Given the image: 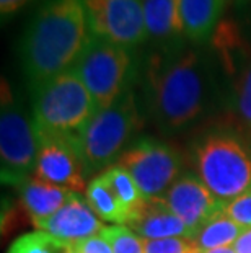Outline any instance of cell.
<instances>
[{"label": "cell", "mask_w": 251, "mask_h": 253, "mask_svg": "<svg viewBox=\"0 0 251 253\" xmlns=\"http://www.w3.org/2000/svg\"><path fill=\"white\" fill-rule=\"evenodd\" d=\"M142 106L165 134L183 132L209 113L220 95L217 64L199 46L152 49L141 61Z\"/></svg>", "instance_id": "6da1fadb"}, {"label": "cell", "mask_w": 251, "mask_h": 253, "mask_svg": "<svg viewBox=\"0 0 251 253\" xmlns=\"http://www.w3.org/2000/svg\"><path fill=\"white\" fill-rule=\"evenodd\" d=\"M92 38L82 0H46L20 38L18 56L30 90L75 67Z\"/></svg>", "instance_id": "7a4b0ae2"}, {"label": "cell", "mask_w": 251, "mask_h": 253, "mask_svg": "<svg viewBox=\"0 0 251 253\" xmlns=\"http://www.w3.org/2000/svg\"><path fill=\"white\" fill-rule=\"evenodd\" d=\"M33 125L38 134L80 139L98 106L77 72L59 74L31 90Z\"/></svg>", "instance_id": "3957f363"}, {"label": "cell", "mask_w": 251, "mask_h": 253, "mask_svg": "<svg viewBox=\"0 0 251 253\" xmlns=\"http://www.w3.org/2000/svg\"><path fill=\"white\" fill-rule=\"evenodd\" d=\"M142 126V101L127 90L113 105L98 110L80 134L85 175H95L117 162L129 139Z\"/></svg>", "instance_id": "277c9868"}, {"label": "cell", "mask_w": 251, "mask_h": 253, "mask_svg": "<svg viewBox=\"0 0 251 253\" xmlns=\"http://www.w3.org/2000/svg\"><path fill=\"white\" fill-rule=\"evenodd\" d=\"M197 176L218 201L228 204L251 190V155L227 131H212L194 145Z\"/></svg>", "instance_id": "5b68a950"}, {"label": "cell", "mask_w": 251, "mask_h": 253, "mask_svg": "<svg viewBox=\"0 0 251 253\" xmlns=\"http://www.w3.org/2000/svg\"><path fill=\"white\" fill-rule=\"evenodd\" d=\"M136 49L92 38L73 71L92 93L98 110L113 105L139 80Z\"/></svg>", "instance_id": "8992f818"}, {"label": "cell", "mask_w": 251, "mask_h": 253, "mask_svg": "<svg viewBox=\"0 0 251 253\" xmlns=\"http://www.w3.org/2000/svg\"><path fill=\"white\" fill-rule=\"evenodd\" d=\"M39 142L36 129L21 105L13 98L12 88L2 84V110H0V165L2 183L21 188L35 175Z\"/></svg>", "instance_id": "52a82bcc"}, {"label": "cell", "mask_w": 251, "mask_h": 253, "mask_svg": "<svg viewBox=\"0 0 251 253\" xmlns=\"http://www.w3.org/2000/svg\"><path fill=\"white\" fill-rule=\"evenodd\" d=\"M116 165L129 171L143 198H157L179 178L183 162L178 152L163 141L139 137L127 145Z\"/></svg>", "instance_id": "ba28073f"}, {"label": "cell", "mask_w": 251, "mask_h": 253, "mask_svg": "<svg viewBox=\"0 0 251 253\" xmlns=\"http://www.w3.org/2000/svg\"><path fill=\"white\" fill-rule=\"evenodd\" d=\"M93 38L137 49L148 41L142 0H82Z\"/></svg>", "instance_id": "9c48e42d"}, {"label": "cell", "mask_w": 251, "mask_h": 253, "mask_svg": "<svg viewBox=\"0 0 251 253\" xmlns=\"http://www.w3.org/2000/svg\"><path fill=\"white\" fill-rule=\"evenodd\" d=\"M217 51L215 64L228 80V98L232 108L251 127V46L242 40L233 23L222 21L212 36Z\"/></svg>", "instance_id": "30bf717a"}, {"label": "cell", "mask_w": 251, "mask_h": 253, "mask_svg": "<svg viewBox=\"0 0 251 253\" xmlns=\"http://www.w3.org/2000/svg\"><path fill=\"white\" fill-rule=\"evenodd\" d=\"M36 136L39 150L33 176L67 188L73 193L87 191V175L78 139L46 136L38 132Z\"/></svg>", "instance_id": "8fae6325"}, {"label": "cell", "mask_w": 251, "mask_h": 253, "mask_svg": "<svg viewBox=\"0 0 251 253\" xmlns=\"http://www.w3.org/2000/svg\"><path fill=\"white\" fill-rule=\"evenodd\" d=\"M163 199L196 237L204 225L225 211V203L218 201L199 176L193 173L181 175Z\"/></svg>", "instance_id": "7c38bea8"}, {"label": "cell", "mask_w": 251, "mask_h": 253, "mask_svg": "<svg viewBox=\"0 0 251 253\" xmlns=\"http://www.w3.org/2000/svg\"><path fill=\"white\" fill-rule=\"evenodd\" d=\"M33 224L42 232L69 245L77 244L87 237L101 234L105 229V224L97 217L90 204L83 201V198L77 193H72L69 201L56 214L47 219L35 220Z\"/></svg>", "instance_id": "4fadbf2b"}, {"label": "cell", "mask_w": 251, "mask_h": 253, "mask_svg": "<svg viewBox=\"0 0 251 253\" xmlns=\"http://www.w3.org/2000/svg\"><path fill=\"white\" fill-rule=\"evenodd\" d=\"M126 225L143 240H160L172 237L196 239L183 220L175 214L163 196L143 198L127 216Z\"/></svg>", "instance_id": "5bb4252c"}, {"label": "cell", "mask_w": 251, "mask_h": 253, "mask_svg": "<svg viewBox=\"0 0 251 253\" xmlns=\"http://www.w3.org/2000/svg\"><path fill=\"white\" fill-rule=\"evenodd\" d=\"M143 20L152 49L168 51L188 44L179 0H142Z\"/></svg>", "instance_id": "9a60e30c"}, {"label": "cell", "mask_w": 251, "mask_h": 253, "mask_svg": "<svg viewBox=\"0 0 251 253\" xmlns=\"http://www.w3.org/2000/svg\"><path fill=\"white\" fill-rule=\"evenodd\" d=\"M230 0H179L184 35L189 44L201 46L212 40L222 23Z\"/></svg>", "instance_id": "2e32d148"}, {"label": "cell", "mask_w": 251, "mask_h": 253, "mask_svg": "<svg viewBox=\"0 0 251 253\" xmlns=\"http://www.w3.org/2000/svg\"><path fill=\"white\" fill-rule=\"evenodd\" d=\"M18 190L21 204H23L25 211L30 214L33 222L35 220L47 219L52 214H56L69 201V198L73 193L67 190V188L39 180L36 176H31Z\"/></svg>", "instance_id": "e0dca14e"}, {"label": "cell", "mask_w": 251, "mask_h": 253, "mask_svg": "<svg viewBox=\"0 0 251 253\" xmlns=\"http://www.w3.org/2000/svg\"><path fill=\"white\" fill-rule=\"evenodd\" d=\"M85 196H87L90 208L93 209L95 214H98L100 219L106 220V222H114L116 225H126L129 212L101 175L95 176L88 183Z\"/></svg>", "instance_id": "ac0fdd59"}, {"label": "cell", "mask_w": 251, "mask_h": 253, "mask_svg": "<svg viewBox=\"0 0 251 253\" xmlns=\"http://www.w3.org/2000/svg\"><path fill=\"white\" fill-rule=\"evenodd\" d=\"M245 229L247 227L237 224L225 212H222L220 216H217L199 230L194 242L201 252L220 249V247H232Z\"/></svg>", "instance_id": "d6986e66"}, {"label": "cell", "mask_w": 251, "mask_h": 253, "mask_svg": "<svg viewBox=\"0 0 251 253\" xmlns=\"http://www.w3.org/2000/svg\"><path fill=\"white\" fill-rule=\"evenodd\" d=\"M101 176L108 183L111 190L114 191V195L122 203V206L127 209V212H131L132 209L137 208V204L143 199L137 183L129 175V171H126L122 167L111 165L101 173Z\"/></svg>", "instance_id": "ffe728a7"}, {"label": "cell", "mask_w": 251, "mask_h": 253, "mask_svg": "<svg viewBox=\"0 0 251 253\" xmlns=\"http://www.w3.org/2000/svg\"><path fill=\"white\" fill-rule=\"evenodd\" d=\"M71 249L72 245L39 230L18 237L7 253H69Z\"/></svg>", "instance_id": "44dd1931"}, {"label": "cell", "mask_w": 251, "mask_h": 253, "mask_svg": "<svg viewBox=\"0 0 251 253\" xmlns=\"http://www.w3.org/2000/svg\"><path fill=\"white\" fill-rule=\"evenodd\" d=\"M101 234L109 242L113 253H145V240L127 225L105 227Z\"/></svg>", "instance_id": "7402d4cb"}, {"label": "cell", "mask_w": 251, "mask_h": 253, "mask_svg": "<svg viewBox=\"0 0 251 253\" xmlns=\"http://www.w3.org/2000/svg\"><path fill=\"white\" fill-rule=\"evenodd\" d=\"M145 253H201L193 239L172 237V239L145 240Z\"/></svg>", "instance_id": "603a6c76"}, {"label": "cell", "mask_w": 251, "mask_h": 253, "mask_svg": "<svg viewBox=\"0 0 251 253\" xmlns=\"http://www.w3.org/2000/svg\"><path fill=\"white\" fill-rule=\"evenodd\" d=\"M223 212L243 227H251V190L225 204Z\"/></svg>", "instance_id": "cb8c5ba5"}, {"label": "cell", "mask_w": 251, "mask_h": 253, "mask_svg": "<svg viewBox=\"0 0 251 253\" xmlns=\"http://www.w3.org/2000/svg\"><path fill=\"white\" fill-rule=\"evenodd\" d=\"M73 253H113L109 242L105 239L103 234H97L77 242L72 245Z\"/></svg>", "instance_id": "d4e9b609"}, {"label": "cell", "mask_w": 251, "mask_h": 253, "mask_svg": "<svg viewBox=\"0 0 251 253\" xmlns=\"http://www.w3.org/2000/svg\"><path fill=\"white\" fill-rule=\"evenodd\" d=\"M33 0H0V15H2V20L5 21L10 18L12 15L20 12L21 8H25L26 5Z\"/></svg>", "instance_id": "484cf974"}, {"label": "cell", "mask_w": 251, "mask_h": 253, "mask_svg": "<svg viewBox=\"0 0 251 253\" xmlns=\"http://www.w3.org/2000/svg\"><path fill=\"white\" fill-rule=\"evenodd\" d=\"M235 253H251V227H247L232 245Z\"/></svg>", "instance_id": "4316f807"}, {"label": "cell", "mask_w": 251, "mask_h": 253, "mask_svg": "<svg viewBox=\"0 0 251 253\" xmlns=\"http://www.w3.org/2000/svg\"><path fill=\"white\" fill-rule=\"evenodd\" d=\"M201 253H235L233 247H220V249H214V250H204Z\"/></svg>", "instance_id": "83f0119b"}, {"label": "cell", "mask_w": 251, "mask_h": 253, "mask_svg": "<svg viewBox=\"0 0 251 253\" xmlns=\"http://www.w3.org/2000/svg\"><path fill=\"white\" fill-rule=\"evenodd\" d=\"M69 253H73V252H72V249H71V252H69Z\"/></svg>", "instance_id": "f1b7e54d"}]
</instances>
